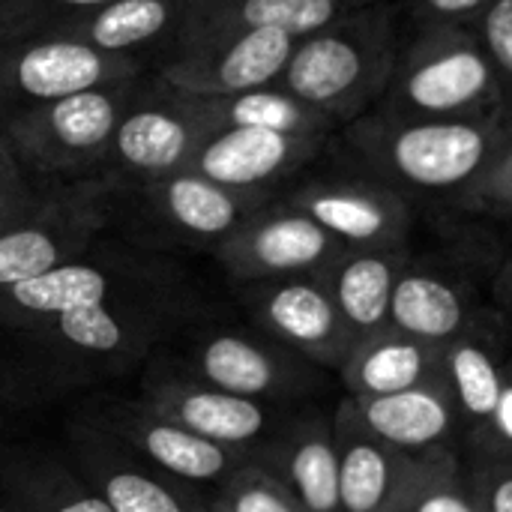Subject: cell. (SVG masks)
I'll list each match as a JSON object with an SVG mask.
<instances>
[{
  "label": "cell",
  "instance_id": "1",
  "mask_svg": "<svg viewBox=\"0 0 512 512\" xmlns=\"http://www.w3.org/2000/svg\"><path fill=\"white\" fill-rule=\"evenodd\" d=\"M512 129V111L471 120H429L366 111L342 126L360 168L399 195L459 204Z\"/></svg>",
  "mask_w": 512,
  "mask_h": 512
},
{
  "label": "cell",
  "instance_id": "2",
  "mask_svg": "<svg viewBox=\"0 0 512 512\" xmlns=\"http://www.w3.org/2000/svg\"><path fill=\"white\" fill-rule=\"evenodd\" d=\"M399 51V6L396 0H378L297 39L273 84L342 129L381 102Z\"/></svg>",
  "mask_w": 512,
  "mask_h": 512
},
{
  "label": "cell",
  "instance_id": "3",
  "mask_svg": "<svg viewBox=\"0 0 512 512\" xmlns=\"http://www.w3.org/2000/svg\"><path fill=\"white\" fill-rule=\"evenodd\" d=\"M507 108L477 33L462 24H423L402 42L393 78L375 105L384 114L429 120L492 117Z\"/></svg>",
  "mask_w": 512,
  "mask_h": 512
},
{
  "label": "cell",
  "instance_id": "4",
  "mask_svg": "<svg viewBox=\"0 0 512 512\" xmlns=\"http://www.w3.org/2000/svg\"><path fill=\"white\" fill-rule=\"evenodd\" d=\"M141 78L90 87L36 105L3 126L18 165L42 183H96Z\"/></svg>",
  "mask_w": 512,
  "mask_h": 512
},
{
  "label": "cell",
  "instance_id": "5",
  "mask_svg": "<svg viewBox=\"0 0 512 512\" xmlns=\"http://www.w3.org/2000/svg\"><path fill=\"white\" fill-rule=\"evenodd\" d=\"M207 132L213 129L195 99L165 87L147 72L114 132L96 183L108 192H120L186 171Z\"/></svg>",
  "mask_w": 512,
  "mask_h": 512
},
{
  "label": "cell",
  "instance_id": "6",
  "mask_svg": "<svg viewBox=\"0 0 512 512\" xmlns=\"http://www.w3.org/2000/svg\"><path fill=\"white\" fill-rule=\"evenodd\" d=\"M138 57H117L75 39L0 42V132L18 114L90 87L147 75Z\"/></svg>",
  "mask_w": 512,
  "mask_h": 512
},
{
  "label": "cell",
  "instance_id": "7",
  "mask_svg": "<svg viewBox=\"0 0 512 512\" xmlns=\"http://www.w3.org/2000/svg\"><path fill=\"white\" fill-rule=\"evenodd\" d=\"M294 45V36L270 27L219 33L171 51L153 75L186 96H234L270 87L282 75Z\"/></svg>",
  "mask_w": 512,
  "mask_h": 512
},
{
  "label": "cell",
  "instance_id": "8",
  "mask_svg": "<svg viewBox=\"0 0 512 512\" xmlns=\"http://www.w3.org/2000/svg\"><path fill=\"white\" fill-rule=\"evenodd\" d=\"M285 204L315 219L348 249L408 246L414 210L405 195L372 174H318L297 183Z\"/></svg>",
  "mask_w": 512,
  "mask_h": 512
},
{
  "label": "cell",
  "instance_id": "9",
  "mask_svg": "<svg viewBox=\"0 0 512 512\" xmlns=\"http://www.w3.org/2000/svg\"><path fill=\"white\" fill-rule=\"evenodd\" d=\"M108 207L102 183H63L27 219L0 231V291L87 252Z\"/></svg>",
  "mask_w": 512,
  "mask_h": 512
},
{
  "label": "cell",
  "instance_id": "10",
  "mask_svg": "<svg viewBox=\"0 0 512 512\" xmlns=\"http://www.w3.org/2000/svg\"><path fill=\"white\" fill-rule=\"evenodd\" d=\"M348 246L291 204L267 201L222 246L225 267L246 282L321 276Z\"/></svg>",
  "mask_w": 512,
  "mask_h": 512
},
{
  "label": "cell",
  "instance_id": "11",
  "mask_svg": "<svg viewBox=\"0 0 512 512\" xmlns=\"http://www.w3.org/2000/svg\"><path fill=\"white\" fill-rule=\"evenodd\" d=\"M333 135H291L258 126H222L204 135L186 171L225 189L273 195L276 186L306 171Z\"/></svg>",
  "mask_w": 512,
  "mask_h": 512
},
{
  "label": "cell",
  "instance_id": "12",
  "mask_svg": "<svg viewBox=\"0 0 512 512\" xmlns=\"http://www.w3.org/2000/svg\"><path fill=\"white\" fill-rule=\"evenodd\" d=\"M249 306L279 345L303 354L321 369H342L360 342L318 276L255 282Z\"/></svg>",
  "mask_w": 512,
  "mask_h": 512
},
{
  "label": "cell",
  "instance_id": "13",
  "mask_svg": "<svg viewBox=\"0 0 512 512\" xmlns=\"http://www.w3.org/2000/svg\"><path fill=\"white\" fill-rule=\"evenodd\" d=\"M123 192L132 195L135 210L153 219L162 231L216 246H222L267 201H273V195L225 189L195 171H177L132 189H120V195Z\"/></svg>",
  "mask_w": 512,
  "mask_h": 512
},
{
  "label": "cell",
  "instance_id": "14",
  "mask_svg": "<svg viewBox=\"0 0 512 512\" xmlns=\"http://www.w3.org/2000/svg\"><path fill=\"white\" fill-rule=\"evenodd\" d=\"M342 405L354 414V420L369 435H375L381 444L405 456H426L432 450H456V453L462 450L465 429L447 378L393 396H375V399L348 396Z\"/></svg>",
  "mask_w": 512,
  "mask_h": 512
},
{
  "label": "cell",
  "instance_id": "15",
  "mask_svg": "<svg viewBox=\"0 0 512 512\" xmlns=\"http://www.w3.org/2000/svg\"><path fill=\"white\" fill-rule=\"evenodd\" d=\"M507 354H510V330L504 318L492 309H486L462 336L444 345V378L453 390L465 429L462 450L483 444L489 435L501 396Z\"/></svg>",
  "mask_w": 512,
  "mask_h": 512
},
{
  "label": "cell",
  "instance_id": "16",
  "mask_svg": "<svg viewBox=\"0 0 512 512\" xmlns=\"http://www.w3.org/2000/svg\"><path fill=\"white\" fill-rule=\"evenodd\" d=\"M483 312L477 291L462 273L435 261L411 258L393 291L390 327L432 345H450Z\"/></svg>",
  "mask_w": 512,
  "mask_h": 512
},
{
  "label": "cell",
  "instance_id": "17",
  "mask_svg": "<svg viewBox=\"0 0 512 512\" xmlns=\"http://www.w3.org/2000/svg\"><path fill=\"white\" fill-rule=\"evenodd\" d=\"M318 366L303 354L279 345H264L252 336L219 333L204 342L201 372L213 390L243 396V399H270V396H297L303 387L318 381Z\"/></svg>",
  "mask_w": 512,
  "mask_h": 512
},
{
  "label": "cell",
  "instance_id": "18",
  "mask_svg": "<svg viewBox=\"0 0 512 512\" xmlns=\"http://www.w3.org/2000/svg\"><path fill=\"white\" fill-rule=\"evenodd\" d=\"M189 0H111L45 39H75L105 54L138 57L147 63V54L159 60L174 48Z\"/></svg>",
  "mask_w": 512,
  "mask_h": 512
},
{
  "label": "cell",
  "instance_id": "19",
  "mask_svg": "<svg viewBox=\"0 0 512 512\" xmlns=\"http://www.w3.org/2000/svg\"><path fill=\"white\" fill-rule=\"evenodd\" d=\"M369 3L378 0H189L183 30L171 51L207 36L255 27H270L303 39Z\"/></svg>",
  "mask_w": 512,
  "mask_h": 512
},
{
  "label": "cell",
  "instance_id": "20",
  "mask_svg": "<svg viewBox=\"0 0 512 512\" xmlns=\"http://www.w3.org/2000/svg\"><path fill=\"white\" fill-rule=\"evenodd\" d=\"M339 375L351 399L405 393L411 387L444 378V345H432L396 327H384L357 342Z\"/></svg>",
  "mask_w": 512,
  "mask_h": 512
},
{
  "label": "cell",
  "instance_id": "21",
  "mask_svg": "<svg viewBox=\"0 0 512 512\" xmlns=\"http://www.w3.org/2000/svg\"><path fill=\"white\" fill-rule=\"evenodd\" d=\"M411 246L390 249H345L318 279L330 291L342 318L363 339L390 327V303L396 282L408 261Z\"/></svg>",
  "mask_w": 512,
  "mask_h": 512
},
{
  "label": "cell",
  "instance_id": "22",
  "mask_svg": "<svg viewBox=\"0 0 512 512\" xmlns=\"http://www.w3.org/2000/svg\"><path fill=\"white\" fill-rule=\"evenodd\" d=\"M339 453V504L342 512H387L414 468L417 456H405L369 435L342 405L333 423Z\"/></svg>",
  "mask_w": 512,
  "mask_h": 512
},
{
  "label": "cell",
  "instance_id": "23",
  "mask_svg": "<svg viewBox=\"0 0 512 512\" xmlns=\"http://www.w3.org/2000/svg\"><path fill=\"white\" fill-rule=\"evenodd\" d=\"M201 108L210 129L222 126H258V129H276L291 135H333L339 126L318 108L294 99L291 93L279 90L276 84L234 93V96H192Z\"/></svg>",
  "mask_w": 512,
  "mask_h": 512
},
{
  "label": "cell",
  "instance_id": "24",
  "mask_svg": "<svg viewBox=\"0 0 512 512\" xmlns=\"http://www.w3.org/2000/svg\"><path fill=\"white\" fill-rule=\"evenodd\" d=\"M108 294H111L108 267L102 261H87L81 255L21 285L3 288V297L15 309H24L30 315H45L51 321L81 309L105 306L111 300Z\"/></svg>",
  "mask_w": 512,
  "mask_h": 512
},
{
  "label": "cell",
  "instance_id": "25",
  "mask_svg": "<svg viewBox=\"0 0 512 512\" xmlns=\"http://www.w3.org/2000/svg\"><path fill=\"white\" fill-rule=\"evenodd\" d=\"M285 480H279L303 512H342L339 504V453L333 426L312 420L297 426L282 453Z\"/></svg>",
  "mask_w": 512,
  "mask_h": 512
},
{
  "label": "cell",
  "instance_id": "26",
  "mask_svg": "<svg viewBox=\"0 0 512 512\" xmlns=\"http://www.w3.org/2000/svg\"><path fill=\"white\" fill-rule=\"evenodd\" d=\"M174 420L177 426L222 447H243L267 432L270 411L258 399H243L222 390H186L174 402Z\"/></svg>",
  "mask_w": 512,
  "mask_h": 512
},
{
  "label": "cell",
  "instance_id": "27",
  "mask_svg": "<svg viewBox=\"0 0 512 512\" xmlns=\"http://www.w3.org/2000/svg\"><path fill=\"white\" fill-rule=\"evenodd\" d=\"M387 512H483L456 450L417 456Z\"/></svg>",
  "mask_w": 512,
  "mask_h": 512
},
{
  "label": "cell",
  "instance_id": "28",
  "mask_svg": "<svg viewBox=\"0 0 512 512\" xmlns=\"http://www.w3.org/2000/svg\"><path fill=\"white\" fill-rule=\"evenodd\" d=\"M141 450L168 474L183 480H216L228 471V450L177 423H147L138 429Z\"/></svg>",
  "mask_w": 512,
  "mask_h": 512
},
{
  "label": "cell",
  "instance_id": "29",
  "mask_svg": "<svg viewBox=\"0 0 512 512\" xmlns=\"http://www.w3.org/2000/svg\"><path fill=\"white\" fill-rule=\"evenodd\" d=\"M111 0H0V42L45 39Z\"/></svg>",
  "mask_w": 512,
  "mask_h": 512
},
{
  "label": "cell",
  "instance_id": "30",
  "mask_svg": "<svg viewBox=\"0 0 512 512\" xmlns=\"http://www.w3.org/2000/svg\"><path fill=\"white\" fill-rule=\"evenodd\" d=\"M468 483L483 512H512V456L501 450H465Z\"/></svg>",
  "mask_w": 512,
  "mask_h": 512
},
{
  "label": "cell",
  "instance_id": "31",
  "mask_svg": "<svg viewBox=\"0 0 512 512\" xmlns=\"http://www.w3.org/2000/svg\"><path fill=\"white\" fill-rule=\"evenodd\" d=\"M456 210L512 222V129L504 144L498 147L495 159L489 162V168L483 171V177L456 204Z\"/></svg>",
  "mask_w": 512,
  "mask_h": 512
},
{
  "label": "cell",
  "instance_id": "32",
  "mask_svg": "<svg viewBox=\"0 0 512 512\" xmlns=\"http://www.w3.org/2000/svg\"><path fill=\"white\" fill-rule=\"evenodd\" d=\"M512 108V0H492L471 24Z\"/></svg>",
  "mask_w": 512,
  "mask_h": 512
},
{
  "label": "cell",
  "instance_id": "33",
  "mask_svg": "<svg viewBox=\"0 0 512 512\" xmlns=\"http://www.w3.org/2000/svg\"><path fill=\"white\" fill-rule=\"evenodd\" d=\"M57 330L69 345L93 354H114L126 345V330L108 312V303L57 318Z\"/></svg>",
  "mask_w": 512,
  "mask_h": 512
},
{
  "label": "cell",
  "instance_id": "34",
  "mask_svg": "<svg viewBox=\"0 0 512 512\" xmlns=\"http://www.w3.org/2000/svg\"><path fill=\"white\" fill-rule=\"evenodd\" d=\"M102 498L114 512H186L165 486L135 471H114L102 486Z\"/></svg>",
  "mask_w": 512,
  "mask_h": 512
},
{
  "label": "cell",
  "instance_id": "35",
  "mask_svg": "<svg viewBox=\"0 0 512 512\" xmlns=\"http://www.w3.org/2000/svg\"><path fill=\"white\" fill-rule=\"evenodd\" d=\"M231 512H303V507L279 480L267 474H252L237 486Z\"/></svg>",
  "mask_w": 512,
  "mask_h": 512
},
{
  "label": "cell",
  "instance_id": "36",
  "mask_svg": "<svg viewBox=\"0 0 512 512\" xmlns=\"http://www.w3.org/2000/svg\"><path fill=\"white\" fill-rule=\"evenodd\" d=\"M423 24H462L471 27L492 0H402Z\"/></svg>",
  "mask_w": 512,
  "mask_h": 512
},
{
  "label": "cell",
  "instance_id": "37",
  "mask_svg": "<svg viewBox=\"0 0 512 512\" xmlns=\"http://www.w3.org/2000/svg\"><path fill=\"white\" fill-rule=\"evenodd\" d=\"M468 450H501L512 456V348L504 363V378H501V396H498V408L489 426V435L483 444L468 447ZM465 453V450H462Z\"/></svg>",
  "mask_w": 512,
  "mask_h": 512
},
{
  "label": "cell",
  "instance_id": "38",
  "mask_svg": "<svg viewBox=\"0 0 512 512\" xmlns=\"http://www.w3.org/2000/svg\"><path fill=\"white\" fill-rule=\"evenodd\" d=\"M57 186H63V183H33L27 189L0 192V231L27 219L30 213H36L54 195Z\"/></svg>",
  "mask_w": 512,
  "mask_h": 512
},
{
  "label": "cell",
  "instance_id": "39",
  "mask_svg": "<svg viewBox=\"0 0 512 512\" xmlns=\"http://www.w3.org/2000/svg\"><path fill=\"white\" fill-rule=\"evenodd\" d=\"M33 183H42V180H33L15 159V153L9 150L6 138L0 135V192H12V189H27Z\"/></svg>",
  "mask_w": 512,
  "mask_h": 512
},
{
  "label": "cell",
  "instance_id": "40",
  "mask_svg": "<svg viewBox=\"0 0 512 512\" xmlns=\"http://www.w3.org/2000/svg\"><path fill=\"white\" fill-rule=\"evenodd\" d=\"M492 303H495V312L504 318L507 330L512 333V255L492 276Z\"/></svg>",
  "mask_w": 512,
  "mask_h": 512
},
{
  "label": "cell",
  "instance_id": "41",
  "mask_svg": "<svg viewBox=\"0 0 512 512\" xmlns=\"http://www.w3.org/2000/svg\"><path fill=\"white\" fill-rule=\"evenodd\" d=\"M54 512H114L108 507V501L102 495H81V498H69L66 504H60Z\"/></svg>",
  "mask_w": 512,
  "mask_h": 512
},
{
  "label": "cell",
  "instance_id": "42",
  "mask_svg": "<svg viewBox=\"0 0 512 512\" xmlns=\"http://www.w3.org/2000/svg\"><path fill=\"white\" fill-rule=\"evenodd\" d=\"M510 348H512V333H510Z\"/></svg>",
  "mask_w": 512,
  "mask_h": 512
},
{
  "label": "cell",
  "instance_id": "43",
  "mask_svg": "<svg viewBox=\"0 0 512 512\" xmlns=\"http://www.w3.org/2000/svg\"><path fill=\"white\" fill-rule=\"evenodd\" d=\"M0 512H6V510H0Z\"/></svg>",
  "mask_w": 512,
  "mask_h": 512
}]
</instances>
